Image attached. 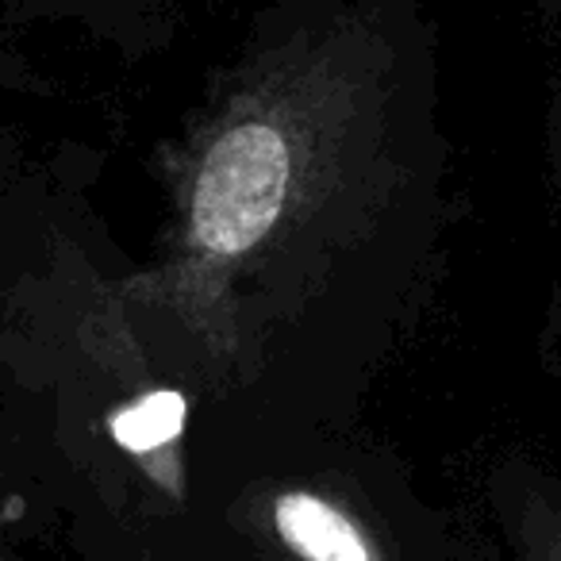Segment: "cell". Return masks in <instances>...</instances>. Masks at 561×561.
<instances>
[{
  "instance_id": "obj_3",
  "label": "cell",
  "mask_w": 561,
  "mask_h": 561,
  "mask_svg": "<svg viewBox=\"0 0 561 561\" xmlns=\"http://www.w3.org/2000/svg\"><path fill=\"white\" fill-rule=\"evenodd\" d=\"M188 415V400L173 389L142 392L112 415V438L131 454H150L170 446L181 435Z\"/></svg>"
},
{
  "instance_id": "obj_4",
  "label": "cell",
  "mask_w": 561,
  "mask_h": 561,
  "mask_svg": "<svg viewBox=\"0 0 561 561\" xmlns=\"http://www.w3.org/2000/svg\"><path fill=\"white\" fill-rule=\"evenodd\" d=\"M523 546L530 550V561H561V512L530 507V519L523 515Z\"/></svg>"
},
{
  "instance_id": "obj_1",
  "label": "cell",
  "mask_w": 561,
  "mask_h": 561,
  "mask_svg": "<svg viewBox=\"0 0 561 561\" xmlns=\"http://www.w3.org/2000/svg\"><path fill=\"white\" fill-rule=\"evenodd\" d=\"M293 170V139L277 119L242 116L227 124L193 178L188 224L196 247L216 257L254 250L289 204Z\"/></svg>"
},
{
  "instance_id": "obj_2",
  "label": "cell",
  "mask_w": 561,
  "mask_h": 561,
  "mask_svg": "<svg viewBox=\"0 0 561 561\" xmlns=\"http://www.w3.org/2000/svg\"><path fill=\"white\" fill-rule=\"evenodd\" d=\"M273 523L285 546L305 561H381L358 523L312 492H285L273 500Z\"/></svg>"
}]
</instances>
